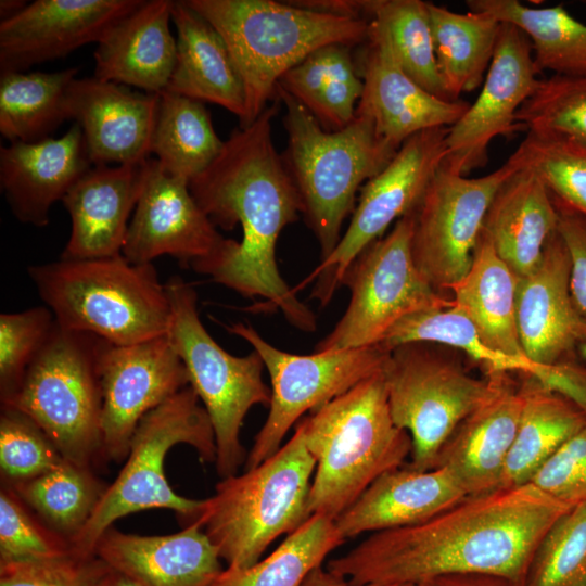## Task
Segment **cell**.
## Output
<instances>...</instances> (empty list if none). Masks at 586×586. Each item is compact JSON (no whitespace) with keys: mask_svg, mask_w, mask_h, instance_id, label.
Here are the masks:
<instances>
[{"mask_svg":"<svg viewBox=\"0 0 586 586\" xmlns=\"http://www.w3.org/2000/svg\"><path fill=\"white\" fill-rule=\"evenodd\" d=\"M351 46L324 44L289 69L278 87L301 103L328 131L349 125L364 82Z\"/></svg>","mask_w":586,"mask_h":586,"instance_id":"836d02e7","label":"cell"},{"mask_svg":"<svg viewBox=\"0 0 586 586\" xmlns=\"http://www.w3.org/2000/svg\"><path fill=\"white\" fill-rule=\"evenodd\" d=\"M296 426L316 463L309 512L334 521L377 479L404 466L412 449L410 435L392 418L383 370L315 409Z\"/></svg>","mask_w":586,"mask_h":586,"instance_id":"3957f363","label":"cell"},{"mask_svg":"<svg viewBox=\"0 0 586 586\" xmlns=\"http://www.w3.org/2000/svg\"><path fill=\"white\" fill-rule=\"evenodd\" d=\"M555 201L558 232L571 257L570 292L578 313L586 319V216Z\"/></svg>","mask_w":586,"mask_h":586,"instance_id":"f907efd6","label":"cell"},{"mask_svg":"<svg viewBox=\"0 0 586 586\" xmlns=\"http://www.w3.org/2000/svg\"><path fill=\"white\" fill-rule=\"evenodd\" d=\"M94 555L140 586H211L222 572L217 548L196 521L169 535L107 528Z\"/></svg>","mask_w":586,"mask_h":586,"instance_id":"484cf974","label":"cell"},{"mask_svg":"<svg viewBox=\"0 0 586 586\" xmlns=\"http://www.w3.org/2000/svg\"><path fill=\"white\" fill-rule=\"evenodd\" d=\"M449 127L420 131L408 138L394 157L360 189L353 216L340 242L295 288L315 281L311 297L329 304L356 256L385 230L413 212L446 153Z\"/></svg>","mask_w":586,"mask_h":586,"instance_id":"5bb4252c","label":"cell"},{"mask_svg":"<svg viewBox=\"0 0 586 586\" xmlns=\"http://www.w3.org/2000/svg\"><path fill=\"white\" fill-rule=\"evenodd\" d=\"M69 542L44 528L12 489L0 495V563L59 558L72 553Z\"/></svg>","mask_w":586,"mask_h":586,"instance_id":"7dc6e473","label":"cell"},{"mask_svg":"<svg viewBox=\"0 0 586 586\" xmlns=\"http://www.w3.org/2000/svg\"><path fill=\"white\" fill-rule=\"evenodd\" d=\"M111 343L56 321L16 392L2 408L28 417L61 456L90 468L102 455L101 360Z\"/></svg>","mask_w":586,"mask_h":586,"instance_id":"9c48e42d","label":"cell"},{"mask_svg":"<svg viewBox=\"0 0 586 586\" xmlns=\"http://www.w3.org/2000/svg\"><path fill=\"white\" fill-rule=\"evenodd\" d=\"M106 487L90 468L63 459L50 471L14 484V492L71 542L90 519Z\"/></svg>","mask_w":586,"mask_h":586,"instance_id":"ab89813d","label":"cell"},{"mask_svg":"<svg viewBox=\"0 0 586 586\" xmlns=\"http://www.w3.org/2000/svg\"><path fill=\"white\" fill-rule=\"evenodd\" d=\"M357 65L364 89L355 115L369 118L378 137L395 150L420 131L451 127L470 105L441 99L412 80L397 63L385 33L372 21Z\"/></svg>","mask_w":586,"mask_h":586,"instance_id":"d6986e66","label":"cell"},{"mask_svg":"<svg viewBox=\"0 0 586 586\" xmlns=\"http://www.w3.org/2000/svg\"><path fill=\"white\" fill-rule=\"evenodd\" d=\"M409 342H430L459 349L481 364L485 373L527 375L558 394L565 393L574 375L573 361L542 365L492 348L481 340L473 323L453 307L412 314L397 322L381 343L393 349Z\"/></svg>","mask_w":586,"mask_h":586,"instance_id":"4dcf8cb0","label":"cell"},{"mask_svg":"<svg viewBox=\"0 0 586 586\" xmlns=\"http://www.w3.org/2000/svg\"><path fill=\"white\" fill-rule=\"evenodd\" d=\"M78 68L0 74V133L10 142H37L69 118L67 92Z\"/></svg>","mask_w":586,"mask_h":586,"instance_id":"8d00e7d4","label":"cell"},{"mask_svg":"<svg viewBox=\"0 0 586 586\" xmlns=\"http://www.w3.org/2000/svg\"><path fill=\"white\" fill-rule=\"evenodd\" d=\"M517 284L518 277L481 232L470 269L449 291L451 307L473 323L485 344L510 356L526 357L517 326Z\"/></svg>","mask_w":586,"mask_h":586,"instance_id":"1f68e13d","label":"cell"},{"mask_svg":"<svg viewBox=\"0 0 586 586\" xmlns=\"http://www.w3.org/2000/svg\"><path fill=\"white\" fill-rule=\"evenodd\" d=\"M225 40L245 92L252 124L277 99L280 78L314 50L329 43L351 47L368 39L367 20L316 12L273 0H184Z\"/></svg>","mask_w":586,"mask_h":586,"instance_id":"277c9868","label":"cell"},{"mask_svg":"<svg viewBox=\"0 0 586 586\" xmlns=\"http://www.w3.org/2000/svg\"><path fill=\"white\" fill-rule=\"evenodd\" d=\"M471 11L510 23L530 39L536 66L565 77H586V25L562 4L531 8L517 0H469Z\"/></svg>","mask_w":586,"mask_h":586,"instance_id":"d590c367","label":"cell"},{"mask_svg":"<svg viewBox=\"0 0 586 586\" xmlns=\"http://www.w3.org/2000/svg\"><path fill=\"white\" fill-rule=\"evenodd\" d=\"M467 496L447 469L416 470L405 463L377 479L335 524L346 540L366 532L420 524Z\"/></svg>","mask_w":586,"mask_h":586,"instance_id":"83f0119b","label":"cell"},{"mask_svg":"<svg viewBox=\"0 0 586 586\" xmlns=\"http://www.w3.org/2000/svg\"><path fill=\"white\" fill-rule=\"evenodd\" d=\"M165 289L170 304L166 336L211 419L217 472L222 479L234 475L246 459L240 440L244 418L253 406H269L271 402V388L263 380L264 361L254 349L233 356L211 336L201 322L192 284L174 276Z\"/></svg>","mask_w":586,"mask_h":586,"instance_id":"30bf717a","label":"cell"},{"mask_svg":"<svg viewBox=\"0 0 586 586\" xmlns=\"http://www.w3.org/2000/svg\"><path fill=\"white\" fill-rule=\"evenodd\" d=\"M412 227L411 212L356 256L342 280L351 292L348 306L316 353L379 344L402 319L451 307V298L437 292L415 264Z\"/></svg>","mask_w":586,"mask_h":586,"instance_id":"7c38bea8","label":"cell"},{"mask_svg":"<svg viewBox=\"0 0 586 586\" xmlns=\"http://www.w3.org/2000/svg\"><path fill=\"white\" fill-rule=\"evenodd\" d=\"M425 586H517L511 581L489 574H450L422 583Z\"/></svg>","mask_w":586,"mask_h":586,"instance_id":"f5cc1de1","label":"cell"},{"mask_svg":"<svg viewBox=\"0 0 586 586\" xmlns=\"http://www.w3.org/2000/svg\"><path fill=\"white\" fill-rule=\"evenodd\" d=\"M511 157L535 171L556 201L586 216V148L527 131Z\"/></svg>","mask_w":586,"mask_h":586,"instance_id":"7bdbcfd3","label":"cell"},{"mask_svg":"<svg viewBox=\"0 0 586 586\" xmlns=\"http://www.w3.org/2000/svg\"><path fill=\"white\" fill-rule=\"evenodd\" d=\"M344 542L333 519L314 513L266 558L245 569H224L211 586H301Z\"/></svg>","mask_w":586,"mask_h":586,"instance_id":"f35d334b","label":"cell"},{"mask_svg":"<svg viewBox=\"0 0 586 586\" xmlns=\"http://www.w3.org/2000/svg\"><path fill=\"white\" fill-rule=\"evenodd\" d=\"M521 586H586V501L571 506L549 526Z\"/></svg>","mask_w":586,"mask_h":586,"instance_id":"b9f144b4","label":"cell"},{"mask_svg":"<svg viewBox=\"0 0 586 586\" xmlns=\"http://www.w3.org/2000/svg\"><path fill=\"white\" fill-rule=\"evenodd\" d=\"M579 354L586 359V344L579 348Z\"/></svg>","mask_w":586,"mask_h":586,"instance_id":"6f0895ef","label":"cell"},{"mask_svg":"<svg viewBox=\"0 0 586 586\" xmlns=\"http://www.w3.org/2000/svg\"><path fill=\"white\" fill-rule=\"evenodd\" d=\"M225 238L194 200L189 182L163 169L150 158L149 169L132 219L123 256L132 264H152L170 255L182 267L195 270L216 256Z\"/></svg>","mask_w":586,"mask_h":586,"instance_id":"ac0fdd59","label":"cell"},{"mask_svg":"<svg viewBox=\"0 0 586 586\" xmlns=\"http://www.w3.org/2000/svg\"><path fill=\"white\" fill-rule=\"evenodd\" d=\"M530 483L569 506L586 501V428L563 444Z\"/></svg>","mask_w":586,"mask_h":586,"instance_id":"681fc988","label":"cell"},{"mask_svg":"<svg viewBox=\"0 0 586 586\" xmlns=\"http://www.w3.org/2000/svg\"><path fill=\"white\" fill-rule=\"evenodd\" d=\"M38 295L63 328L95 334L113 345L166 335L170 304L153 264L123 254L64 259L27 269Z\"/></svg>","mask_w":586,"mask_h":586,"instance_id":"5b68a950","label":"cell"},{"mask_svg":"<svg viewBox=\"0 0 586 586\" xmlns=\"http://www.w3.org/2000/svg\"><path fill=\"white\" fill-rule=\"evenodd\" d=\"M488 398L468 415L441 448L434 468L447 469L467 495L500 487L523 407L520 385L506 372H488Z\"/></svg>","mask_w":586,"mask_h":586,"instance_id":"d4e9b609","label":"cell"},{"mask_svg":"<svg viewBox=\"0 0 586 586\" xmlns=\"http://www.w3.org/2000/svg\"><path fill=\"white\" fill-rule=\"evenodd\" d=\"M276 93L285 106L288 144L282 160L323 259L340 242L357 192L398 150L380 139L373 123L365 116L355 115L343 129L328 131L283 89L277 86Z\"/></svg>","mask_w":586,"mask_h":586,"instance_id":"8992f818","label":"cell"},{"mask_svg":"<svg viewBox=\"0 0 586 586\" xmlns=\"http://www.w3.org/2000/svg\"><path fill=\"white\" fill-rule=\"evenodd\" d=\"M171 22L177 30L176 61L166 90L217 104L241 123L244 87L220 34L184 0L173 2Z\"/></svg>","mask_w":586,"mask_h":586,"instance_id":"f546056e","label":"cell"},{"mask_svg":"<svg viewBox=\"0 0 586 586\" xmlns=\"http://www.w3.org/2000/svg\"><path fill=\"white\" fill-rule=\"evenodd\" d=\"M371 21L385 33L397 63L412 80L430 93L453 101L437 68L428 2L375 0Z\"/></svg>","mask_w":586,"mask_h":586,"instance_id":"60d3db41","label":"cell"},{"mask_svg":"<svg viewBox=\"0 0 586 586\" xmlns=\"http://www.w3.org/2000/svg\"><path fill=\"white\" fill-rule=\"evenodd\" d=\"M27 5V1L24 0H1L0 1V17L1 21L8 20L18 12H21Z\"/></svg>","mask_w":586,"mask_h":586,"instance_id":"9f6ffc18","label":"cell"},{"mask_svg":"<svg viewBox=\"0 0 586 586\" xmlns=\"http://www.w3.org/2000/svg\"><path fill=\"white\" fill-rule=\"evenodd\" d=\"M142 0H36L0 22V74L25 72L99 42Z\"/></svg>","mask_w":586,"mask_h":586,"instance_id":"ffe728a7","label":"cell"},{"mask_svg":"<svg viewBox=\"0 0 586 586\" xmlns=\"http://www.w3.org/2000/svg\"><path fill=\"white\" fill-rule=\"evenodd\" d=\"M446 346L409 342L391 349L383 373L392 418L412 443L408 467L430 470L457 425L492 394V373L477 379Z\"/></svg>","mask_w":586,"mask_h":586,"instance_id":"8fae6325","label":"cell"},{"mask_svg":"<svg viewBox=\"0 0 586 586\" xmlns=\"http://www.w3.org/2000/svg\"><path fill=\"white\" fill-rule=\"evenodd\" d=\"M571 257L558 229L549 237L536 267L518 278L517 326L524 354L542 365L576 360L586 344V319L571 292Z\"/></svg>","mask_w":586,"mask_h":586,"instance_id":"44dd1931","label":"cell"},{"mask_svg":"<svg viewBox=\"0 0 586 586\" xmlns=\"http://www.w3.org/2000/svg\"><path fill=\"white\" fill-rule=\"evenodd\" d=\"M56 447L22 412L2 408L0 418V467L13 484L35 479L62 462Z\"/></svg>","mask_w":586,"mask_h":586,"instance_id":"bcb514c9","label":"cell"},{"mask_svg":"<svg viewBox=\"0 0 586 586\" xmlns=\"http://www.w3.org/2000/svg\"><path fill=\"white\" fill-rule=\"evenodd\" d=\"M277 98L249 126L237 127L217 158L189 182L190 191L215 226L232 230L240 242L225 239L215 257L195 271L245 297H260L257 309H279L295 328L313 332L315 314L296 296L278 269L279 234L302 214L298 192L271 136Z\"/></svg>","mask_w":586,"mask_h":586,"instance_id":"7a4b0ae2","label":"cell"},{"mask_svg":"<svg viewBox=\"0 0 586 586\" xmlns=\"http://www.w3.org/2000/svg\"><path fill=\"white\" fill-rule=\"evenodd\" d=\"M570 507L532 483L468 495L420 524L372 533L327 569L356 585L477 573L521 586L537 544Z\"/></svg>","mask_w":586,"mask_h":586,"instance_id":"6da1fadb","label":"cell"},{"mask_svg":"<svg viewBox=\"0 0 586 586\" xmlns=\"http://www.w3.org/2000/svg\"><path fill=\"white\" fill-rule=\"evenodd\" d=\"M440 76L450 100L485 79L501 22L487 12L458 13L428 2Z\"/></svg>","mask_w":586,"mask_h":586,"instance_id":"e575fe53","label":"cell"},{"mask_svg":"<svg viewBox=\"0 0 586 586\" xmlns=\"http://www.w3.org/2000/svg\"><path fill=\"white\" fill-rule=\"evenodd\" d=\"M204 103L170 91L160 93L151 153L164 170L190 182L224 146Z\"/></svg>","mask_w":586,"mask_h":586,"instance_id":"74e56055","label":"cell"},{"mask_svg":"<svg viewBox=\"0 0 586 586\" xmlns=\"http://www.w3.org/2000/svg\"><path fill=\"white\" fill-rule=\"evenodd\" d=\"M107 565L74 552L51 559L0 563V586H94Z\"/></svg>","mask_w":586,"mask_h":586,"instance_id":"c3c4849f","label":"cell"},{"mask_svg":"<svg viewBox=\"0 0 586 586\" xmlns=\"http://www.w3.org/2000/svg\"><path fill=\"white\" fill-rule=\"evenodd\" d=\"M150 158L116 166L93 165L62 199L71 217L64 259H88L122 254L128 219L136 208Z\"/></svg>","mask_w":586,"mask_h":586,"instance_id":"603a6c76","label":"cell"},{"mask_svg":"<svg viewBox=\"0 0 586 586\" xmlns=\"http://www.w3.org/2000/svg\"><path fill=\"white\" fill-rule=\"evenodd\" d=\"M94 586H140L128 576L113 570L107 565Z\"/></svg>","mask_w":586,"mask_h":586,"instance_id":"11a10c76","label":"cell"},{"mask_svg":"<svg viewBox=\"0 0 586 586\" xmlns=\"http://www.w3.org/2000/svg\"><path fill=\"white\" fill-rule=\"evenodd\" d=\"M262 357L271 382L268 417L245 459V470L272 456L289 430L307 411H314L362 380L383 370L391 349L375 345L331 353L296 355L281 351L251 326H225Z\"/></svg>","mask_w":586,"mask_h":586,"instance_id":"4fadbf2b","label":"cell"},{"mask_svg":"<svg viewBox=\"0 0 586 586\" xmlns=\"http://www.w3.org/2000/svg\"><path fill=\"white\" fill-rule=\"evenodd\" d=\"M520 165L510 156L496 170L477 178L441 164L412 212L411 253L423 278L444 294L470 269L489 204Z\"/></svg>","mask_w":586,"mask_h":586,"instance_id":"9a60e30c","label":"cell"},{"mask_svg":"<svg viewBox=\"0 0 586 586\" xmlns=\"http://www.w3.org/2000/svg\"><path fill=\"white\" fill-rule=\"evenodd\" d=\"M416 586H425L424 584H419V585H416Z\"/></svg>","mask_w":586,"mask_h":586,"instance_id":"680465c9","label":"cell"},{"mask_svg":"<svg viewBox=\"0 0 586 586\" xmlns=\"http://www.w3.org/2000/svg\"><path fill=\"white\" fill-rule=\"evenodd\" d=\"M301 586H416V585H378V584H352L347 578L329 571L327 568L314 569L304 579Z\"/></svg>","mask_w":586,"mask_h":586,"instance_id":"db71d44e","label":"cell"},{"mask_svg":"<svg viewBox=\"0 0 586 586\" xmlns=\"http://www.w3.org/2000/svg\"><path fill=\"white\" fill-rule=\"evenodd\" d=\"M293 4L320 13L371 21L375 0H297Z\"/></svg>","mask_w":586,"mask_h":586,"instance_id":"816d5d0a","label":"cell"},{"mask_svg":"<svg viewBox=\"0 0 586 586\" xmlns=\"http://www.w3.org/2000/svg\"><path fill=\"white\" fill-rule=\"evenodd\" d=\"M92 163L80 126L58 139L10 142L0 148V187L12 214L23 224L44 227L50 208Z\"/></svg>","mask_w":586,"mask_h":586,"instance_id":"cb8c5ba5","label":"cell"},{"mask_svg":"<svg viewBox=\"0 0 586 586\" xmlns=\"http://www.w3.org/2000/svg\"><path fill=\"white\" fill-rule=\"evenodd\" d=\"M54 322V315L47 306L0 315L1 402L12 396L20 387Z\"/></svg>","mask_w":586,"mask_h":586,"instance_id":"f6af8a7d","label":"cell"},{"mask_svg":"<svg viewBox=\"0 0 586 586\" xmlns=\"http://www.w3.org/2000/svg\"><path fill=\"white\" fill-rule=\"evenodd\" d=\"M315 467L295 426L272 456L243 474L221 479L190 522L200 523L227 569L251 566L275 539L294 532L311 515Z\"/></svg>","mask_w":586,"mask_h":586,"instance_id":"52a82bcc","label":"cell"},{"mask_svg":"<svg viewBox=\"0 0 586 586\" xmlns=\"http://www.w3.org/2000/svg\"><path fill=\"white\" fill-rule=\"evenodd\" d=\"M177 444L190 445L205 462L216 461L211 419L190 385L140 420L124 468L106 487L88 522L69 542L75 555L95 556V546L102 534L116 520L130 513L166 508L187 519V523L199 513L203 500L178 495L165 476V457Z\"/></svg>","mask_w":586,"mask_h":586,"instance_id":"ba28073f","label":"cell"},{"mask_svg":"<svg viewBox=\"0 0 586 586\" xmlns=\"http://www.w3.org/2000/svg\"><path fill=\"white\" fill-rule=\"evenodd\" d=\"M538 74L527 36L501 22L482 89L475 102L449 127L442 165L468 176L486 165L488 146L495 138L522 131L517 113L534 93Z\"/></svg>","mask_w":586,"mask_h":586,"instance_id":"2e32d148","label":"cell"},{"mask_svg":"<svg viewBox=\"0 0 586 586\" xmlns=\"http://www.w3.org/2000/svg\"><path fill=\"white\" fill-rule=\"evenodd\" d=\"M515 119L522 130L553 135L586 148V77L539 79Z\"/></svg>","mask_w":586,"mask_h":586,"instance_id":"ee69618b","label":"cell"},{"mask_svg":"<svg viewBox=\"0 0 586 586\" xmlns=\"http://www.w3.org/2000/svg\"><path fill=\"white\" fill-rule=\"evenodd\" d=\"M558 219L548 188L535 171L520 166L494 195L482 232L521 278L538 264L546 242L558 229Z\"/></svg>","mask_w":586,"mask_h":586,"instance_id":"f1b7e54d","label":"cell"},{"mask_svg":"<svg viewBox=\"0 0 586 586\" xmlns=\"http://www.w3.org/2000/svg\"><path fill=\"white\" fill-rule=\"evenodd\" d=\"M69 118L80 126L92 165L145 161L160 94L95 78H75L67 92Z\"/></svg>","mask_w":586,"mask_h":586,"instance_id":"7402d4cb","label":"cell"},{"mask_svg":"<svg viewBox=\"0 0 586 586\" xmlns=\"http://www.w3.org/2000/svg\"><path fill=\"white\" fill-rule=\"evenodd\" d=\"M173 0H142L97 43L94 77L148 93L166 90L176 61Z\"/></svg>","mask_w":586,"mask_h":586,"instance_id":"4316f807","label":"cell"},{"mask_svg":"<svg viewBox=\"0 0 586 586\" xmlns=\"http://www.w3.org/2000/svg\"><path fill=\"white\" fill-rule=\"evenodd\" d=\"M520 377L523 407L500 487L530 483L563 444L586 428V413L572 400L531 377Z\"/></svg>","mask_w":586,"mask_h":586,"instance_id":"d6a6232c","label":"cell"},{"mask_svg":"<svg viewBox=\"0 0 586 586\" xmlns=\"http://www.w3.org/2000/svg\"><path fill=\"white\" fill-rule=\"evenodd\" d=\"M189 385L188 371L166 335L110 344L101 360L102 455L115 462L125 459L140 420Z\"/></svg>","mask_w":586,"mask_h":586,"instance_id":"e0dca14e","label":"cell"}]
</instances>
